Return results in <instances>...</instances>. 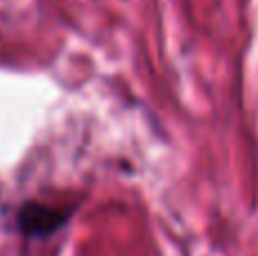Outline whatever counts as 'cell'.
Masks as SVG:
<instances>
[{
	"label": "cell",
	"mask_w": 258,
	"mask_h": 256,
	"mask_svg": "<svg viewBox=\"0 0 258 256\" xmlns=\"http://www.w3.org/2000/svg\"><path fill=\"white\" fill-rule=\"evenodd\" d=\"M68 211L54 207H45V204H27L21 213H18V225L25 234L30 236H48L54 229L66 222Z\"/></svg>",
	"instance_id": "obj_1"
}]
</instances>
